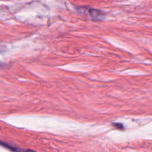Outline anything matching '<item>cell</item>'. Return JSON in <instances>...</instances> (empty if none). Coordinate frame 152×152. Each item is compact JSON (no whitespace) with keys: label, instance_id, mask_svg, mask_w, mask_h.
Instances as JSON below:
<instances>
[{"label":"cell","instance_id":"obj_1","mask_svg":"<svg viewBox=\"0 0 152 152\" xmlns=\"http://www.w3.org/2000/svg\"><path fill=\"white\" fill-rule=\"evenodd\" d=\"M81 9L80 12L86 13L94 20H102L105 18V14L100 10L90 8H81Z\"/></svg>","mask_w":152,"mask_h":152},{"label":"cell","instance_id":"obj_2","mask_svg":"<svg viewBox=\"0 0 152 152\" xmlns=\"http://www.w3.org/2000/svg\"><path fill=\"white\" fill-rule=\"evenodd\" d=\"M0 144L2 145V146L5 147V148H8L9 150H11V151H14V152H18V151L17 149H15V148H14V147H12L9 145L8 144H6V143H5V142H3L0 141Z\"/></svg>","mask_w":152,"mask_h":152},{"label":"cell","instance_id":"obj_3","mask_svg":"<svg viewBox=\"0 0 152 152\" xmlns=\"http://www.w3.org/2000/svg\"><path fill=\"white\" fill-rule=\"evenodd\" d=\"M113 125H114L115 127H116V128H119V129H122V128H123L122 125L121 124H120V123H115V124H113Z\"/></svg>","mask_w":152,"mask_h":152},{"label":"cell","instance_id":"obj_4","mask_svg":"<svg viewBox=\"0 0 152 152\" xmlns=\"http://www.w3.org/2000/svg\"><path fill=\"white\" fill-rule=\"evenodd\" d=\"M26 152H36V151L34 150H27Z\"/></svg>","mask_w":152,"mask_h":152}]
</instances>
